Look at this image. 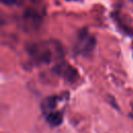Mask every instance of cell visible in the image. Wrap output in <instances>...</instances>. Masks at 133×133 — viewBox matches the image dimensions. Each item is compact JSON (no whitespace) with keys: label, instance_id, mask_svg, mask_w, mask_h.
Listing matches in <instances>:
<instances>
[{"label":"cell","instance_id":"obj_1","mask_svg":"<svg viewBox=\"0 0 133 133\" xmlns=\"http://www.w3.org/2000/svg\"><path fill=\"white\" fill-rule=\"evenodd\" d=\"M28 52L31 57L38 63H49L55 53H62L59 45L56 43L53 45L51 43L33 44L28 47Z\"/></svg>","mask_w":133,"mask_h":133},{"label":"cell","instance_id":"obj_2","mask_svg":"<svg viewBox=\"0 0 133 133\" xmlns=\"http://www.w3.org/2000/svg\"><path fill=\"white\" fill-rule=\"evenodd\" d=\"M96 45L95 37L87 31V29H81L77 35V41L75 45V52L80 55L88 56Z\"/></svg>","mask_w":133,"mask_h":133},{"label":"cell","instance_id":"obj_3","mask_svg":"<svg viewBox=\"0 0 133 133\" xmlns=\"http://www.w3.org/2000/svg\"><path fill=\"white\" fill-rule=\"evenodd\" d=\"M53 71L60 77H62L64 80L69 82H74L78 78V72L76 69H74L71 64L68 62H59L56 64L53 69Z\"/></svg>","mask_w":133,"mask_h":133},{"label":"cell","instance_id":"obj_4","mask_svg":"<svg viewBox=\"0 0 133 133\" xmlns=\"http://www.w3.org/2000/svg\"><path fill=\"white\" fill-rule=\"evenodd\" d=\"M62 118H63V116H62L61 111H52V112H49L48 114H46L47 122L53 127L59 126L62 122Z\"/></svg>","mask_w":133,"mask_h":133},{"label":"cell","instance_id":"obj_5","mask_svg":"<svg viewBox=\"0 0 133 133\" xmlns=\"http://www.w3.org/2000/svg\"><path fill=\"white\" fill-rule=\"evenodd\" d=\"M57 100H58V97H56V96L48 97L44 100V102L42 104V108H43V111L45 112V114H48L49 112H52V110L56 107Z\"/></svg>","mask_w":133,"mask_h":133},{"label":"cell","instance_id":"obj_6","mask_svg":"<svg viewBox=\"0 0 133 133\" xmlns=\"http://www.w3.org/2000/svg\"><path fill=\"white\" fill-rule=\"evenodd\" d=\"M2 2L7 3V4H11V3H15V2H16V0H2Z\"/></svg>","mask_w":133,"mask_h":133},{"label":"cell","instance_id":"obj_7","mask_svg":"<svg viewBox=\"0 0 133 133\" xmlns=\"http://www.w3.org/2000/svg\"><path fill=\"white\" fill-rule=\"evenodd\" d=\"M68 1H70V0H68Z\"/></svg>","mask_w":133,"mask_h":133}]
</instances>
